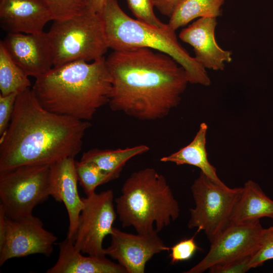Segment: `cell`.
<instances>
[{
    "instance_id": "7402d4cb",
    "label": "cell",
    "mask_w": 273,
    "mask_h": 273,
    "mask_svg": "<svg viewBox=\"0 0 273 273\" xmlns=\"http://www.w3.org/2000/svg\"><path fill=\"white\" fill-rule=\"evenodd\" d=\"M28 76L13 60L4 45L0 42L1 95H8L29 88Z\"/></svg>"
},
{
    "instance_id": "5bb4252c",
    "label": "cell",
    "mask_w": 273,
    "mask_h": 273,
    "mask_svg": "<svg viewBox=\"0 0 273 273\" xmlns=\"http://www.w3.org/2000/svg\"><path fill=\"white\" fill-rule=\"evenodd\" d=\"M78 181L74 158H65L50 165V195L66 207L69 220L67 238L73 242L84 206L78 192Z\"/></svg>"
},
{
    "instance_id": "ac0fdd59",
    "label": "cell",
    "mask_w": 273,
    "mask_h": 273,
    "mask_svg": "<svg viewBox=\"0 0 273 273\" xmlns=\"http://www.w3.org/2000/svg\"><path fill=\"white\" fill-rule=\"evenodd\" d=\"M263 217L273 219V200L256 182L249 180L243 187L232 211L230 222L245 223Z\"/></svg>"
},
{
    "instance_id": "f546056e",
    "label": "cell",
    "mask_w": 273,
    "mask_h": 273,
    "mask_svg": "<svg viewBox=\"0 0 273 273\" xmlns=\"http://www.w3.org/2000/svg\"><path fill=\"white\" fill-rule=\"evenodd\" d=\"M154 7L163 15L170 18L181 0H153Z\"/></svg>"
},
{
    "instance_id": "83f0119b",
    "label": "cell",
    "mask_w": 273,
    "mask_h": 273,
    "mask_svg": "<svg viewBox=\"0 0 273 273\" xmlns=\"http://www.w3.org/2000/svg\"><path fill=\"white\" fill-rule=\"evenodd\" d=\"M18 94V92L6 96L0 94V136L3 135L8 128Z\"/></svg>"
},
{
    "instance_id": "d6986e66",
    "label": "cell",
    "mask_w": 273,
    "mask_h": 273,
    "mask_svg": "<svg viewBox=\"0 0 273 273\" xmlns=\"http://www.w3.org/2000/svg\"><path fill=\"white\" fill-rule=\"evenodd\" d=\"M208 126L200 124L192 141L186 146L168 156L162 157L163 162H172L177 165L188 164L196 166L208 177L218 184H223L216 173V168L208 161L206 151V134Z\"/></svg>"
},
{
    "instance_id": "3957f363",
    "label": "cell",
    "mask_w": 273,
    "mask_h": 273,
    "mask_svg": "<svg viewBox=\"0 0 273 273\" xmlns=\"http://www.w3.org/2000/svg\"><path fill=\"white\" fill-rule=\"evenodd\" d=\"M40 104L53 113L89 121L109 102L112 80L105 57L53 67L32 88Z\"/></svg>"
},
{
    "instance_id": "603a6c76",
    "label": "cell",
    "mask_w": 273,
    "mask_h": 273,
    "mask_svg": "<svg viewBox=\"0 0 273 273\" xmlns=\"http://www.w3.org/2000/svg\"><path fill=\"white\" fill-rule=\"evenodd\" d=\"M75 168L78 180L86 196L95 193L98 186L116 179L92 162L75 161Z\"/></svg>"
},
{
    "instance_id": "f1b7e54d",
    "label": "cell",
    "mask_w": 273,
    "mask_h": 273,
    "mask_svg": "<svg viewBox=\"0 0 273 273\" xmlns=\"http://www.w3.org/2000/svg\"><path fill=\"white\" fill-rule=\"evenodd\" d=\"M251 256L237 259L209 268L210 273H244L251 268L249 266Z\"/></svg>"
},
{
    "instance_id": "277c9868",
    "label": "cell",
    "mask_w": 273,
    "mask_h": 273,
    "mask_svg": "<svg viewBox=\"0 0 273 273\" xmlns=\"http://www.w3.org/2000/svg\"><path fill=\"white\" fill-rule=\"evenodd\" d=\"M100 14L109 48L113 51L148 48L166 54L184 69L189 83L210 85L206 69L180 44L175 31L168 26L159 28L131 18L117 0H106Z\"/></svg>"
},
{
    "instance_id": "4316f807",
    "label": "cell",
    "mask_w": 273,
    "mask_h": 273,
    "mask_svg": "<svg viewBox=\"0 0 273 273\" xmlns=\"http://www.w3.org/2000/svg\"><path fill=\"white\" fill-rule=\"evenodd\" d=\"M201 249L196 244L194 237L181 240L170 247V263L174 264L189 260L196 251Z\"/></svg>"
},
{
    "instance_id": "ba28073f",
    "label": "cell",
    "mask_w": 273,
    "mask_h": 273,
    "mask_svg": "<svg viewBox=\"0 0 273 273\" xmlns=\"http://www.w3.org/2000/svg\"><path fill=\"white\" fill-rule=\"evenodd\" d=\"M191 190L195 206L190 209L188 227L203 231L210 242L230 223L242 187L230 188L200 172Z\"/></svg>"
},
{
    "instance_id": "8fae6325",
    "label": "cell",
    "mask_w": 273,
    "mask_h": 273,
    "mask_svg": "<svg viewBox=\"0 0 273 273\" xmlns=\"http://www.w3.org/2000/svg\"><path fill=\"white\" fill-rule=\"evenodd\" d=\"M264 228L260 220L230 222L210 243L209 251L185 273H202L211 267L252 256L259 247Z\"/></svg>"
},
{
    "instance_id": "cb8c5ba5",
    "label": "cell",
    "mask_w": 273,
    "mask_h": 273,
    "mask_svg": "<svg viewBox=\"0 0 273 273\" xmlns=\"http://www.w3.org/2000/svg\"><path fill=\"white\" fill-rule=\"evenodd\" d=\"M52 20L66 19L87 11V0H43Z\"/></svg>"
},
{
    "instance_id": "9a60e30c",
    "label": "cell",
    "mask_w": 273,
    "mask_h": 273,
    "mask_svg": "<svg viewBox=\"0 0 273 273\" xmlns=\"http://www.w3.org/2000/svg\"><path fill=\"white\" fill-rule=\"evenodd\" d=\"M216 18H200L182 29L179 38L193 48L197 61L205 69L223 70L232 60V53L221 48L216 41Z\"/></svg>"
},
{
    "instance_id": "2e32d148",
    "label": "cell",
    "mask_w": 273,
    "mask_h": 273,
    "mask_svg": "<svg viewBox=\"0 0 273 273\" xmlns=\"http://www.w3.org/2000/svg\"><path fill=\"white\" fill-rule=\"evenodd\" d=\"M51 20L43 0H0L1 26L7 33H41Z\"/></svg>"
},
{
    "instance_id": "7c38bea8",
    "label": "cell",
    "mask_w": 273,
    "mask_h": 273,
    "mask_svg": "<svg viewBox=\"0 0 273 273\" xmlns=\"http://www.w3.org/2000/svg\"><path fill=\"white\" fill-rule=\"evenodd\" d=\"M155 230L147 234H133L114 227L110 245L105 248L106 255L117 261L126 273H144L147 262L167 246Z\"/></svg>"
},
{
    "instance_id": "484cf974",
    "label": "cell",
    "mask_w": 273,
    "mask_h": 273,
    "mask_svg": "<svg viewBox=\"0 0 273 273\" xmlns=\"http://www.w3.org/2000/svg\"><path fill=\"white\" fill-rule=\"evenodd\" d=\"M270 259H273V226L264 228L259 247L251 257L250 267L260 266Z\"/></svg>"
},
{
    "instance_id": "5b68a950",
    "label": "cell",
    "mask_w": 273,
    "mask_h": 273,
    "mask_svg": "<svg viewBox=\"0 0 273 273\" xmlns=\"http://www.w3.org/2000/svg\"><path fill=\"white\" fill-rule=\"evenodd\" d=\"M114 201L122 227L132 226L140 234L159 233L179 215L178 203L166 178L151 167L132 173Z\"/></svg>"
},
{
    "instance_id": "4dcf8cb0",
    "label": "cell",
    "mask_w": 273,
    "mask_h": 273,
    "mask_svg": "<svg viewBox=\"0 0 273 273\" xmlns=\"http://www.w3.org/2000/svg\"><path fill=\"white\" fill-rule=\"evenodd\" d=\"M106 0H87V10L100 14L103 9Z\"/></svg>"
},
{
    "instance_id": "8992f818",
    "label": "cell",
    "mask_w": 273,
    "mask_h": 273,
    "mask_svg": "<svg viewBox=\"0 0 273 273\" xmlns=\"http://www.w3.org/2000/svg\"><path fill=\"white\" fill-rule=\"evenodd\" d=\"M53 21L47 33L54 67L77 61L99 60L109 48L99 13L87 10L66 19Z\"/></svg>"
},
{
    "instance_id": "7a4b0ae2",
    "label": "cell",
    "mask_w": 273,
    "mask_h": 273,
    "mask_svg": "<svg viewBox=\"0 0 273 273\" xmlns=\"http://www.w3.org/2000/svg\"><path fill=\"white\" fill-rule=\"evenodd\" d=\"M90 126L89 121L46 109L28 88L18 95L8 128L1 135L0 171L74 158Z\"/></svg>"
},
{
    "instance_id": "6da1fadb",
    "label": "cell",
    "mask_w": 273,
    "mask_h": 273,
    "mask_svg": "<svg viewBox=\"0 0 273 273\" xmlns=\"http://www.w3.org/2000/svg\"><path fill=\"white\" fill-rule=\"evenodd\" d=\"M106 61L112 80L110 109L140 120L167 116L189 83L176 61L150 49L113 51Z\"/></svg>"
},
{
    "instance_id": "9c48e42d",
    "label": "cell",
    "mask_w": 273,
    "mask_h": 273,
    "mask_svg": "<svg viewBox=\"0 0 273 273\" xmlns=\"http://www.w3.org/2000/svg\"><path fill=\"white\" fill-rule=\"evenodd\" d=\"M57 238L32 214L19 219L8 217L0 206V265L9 259L41 254L50 256Z\"/></svg>"
},
{
    "instance_id": "e0dca14e",
    "label": "cell",
    "mask_w": 273,
    "mask_h": 273,
    "mask_svg": "<svg viewBox=\"0 0 273 273\" xmlns=\"http://www.w3.org/2000/svg\"><path fill=\"white\" fill-rule=\"evenodd\" d=\"M77 250L73 242L66 238L59 244L56 264L47 273H126L118 263L103 257L85 256Z\"/></svg>"
},
{
    "instance_id": "ffe728a7",
    "label": "cell",
    "mask_w": 273,
    "mask_h": 273,
    "mask_svg": "<svg viewBox=\"0 0 273 273\" xmlns=\"http://www.w3.org/2000/svg\"><path fill=\"white\" fill-rule=\"evenodd\" d=\"M149 150V147L146 145L125 149L94 148L83 152L80 160L92 162L104 171L112 174L117 178L128 160L147 152Z\"/></svg>"
},
{
    "instance_id": "30bf717a",
    "label": "cell",
    "mask_w": 273,
    "mask_h": 273,
    "mask_svg": "<svg viewBox=\"0 0 273 273\" xmlns=\"http://www.w3.org/2000/svg\"><path fill=\"white\" fill-rule=\"evenodd\" d=\"M82 199L84 206L73 242L74 247L88 255L105 256L103 241L112 233L117 216L113 191L109 189L95 192Z\"/></svg>"
},
{
    "instance_id": "44dd1931",
    "label": "cell",
    "mask_w": 273,
    "mask_h": 273,
    "mask_svg": "<svg viewBox=\"0 0 273 273\" xmlns=\"http://www.w3.org/2000/svg\"><path fill=\"white\" fill-rule=\"evenodd\" d=\"M225 0H181L172 16L168 27L173 31L198 18H217L221 15Z\"/></svg>"
},
{
    "instance_id": "d4e9b609",
    "label": "cell",
    "mask_w": 273,
    "mask_h": 273,
    "mask_svg": "<svg viewBox=\"0 0 273 273\" xmlns=\"http://www.w3.org/2000/svg\"><path fill=\"white\" fill-rule=\"evenodd\" d=\"M128 7L136 20L159 28H166L168 25L162 22L154 12L153 0H126Z\"/></svg>"
},
{
    "instance_id": "4fadbf2b",
    "label": "cell",
    "mask_w": 273,
    "mask_h": 273,
    "mask_svg": "<svg viewBox=\"0 0 273 273\" xmlns=\"http://www.w3.org/2000/svg\"><path fill=\"white\" fill-rule=\"evenodd\" d=\"M1 41L13 60L28 76L36 78L54 67L47 32L7 33Z\"/></svg>"
},
{
    "instance_id": "52a82bcc",
    "label": "cell",
    "mask_w": 273,
    "mask_h": 273,
    "mask_svg": "<svg viewBox=\"0 0 273 273\" xmlns=\"http://www.w3.org/2000/svg\"><path fill=\"white\" fill-rule=\"evenodd\" d=\"M49 165H24L0 171L1 205L6 216L21 218L50 195Z\"/></svg>"
}]
</instances>
